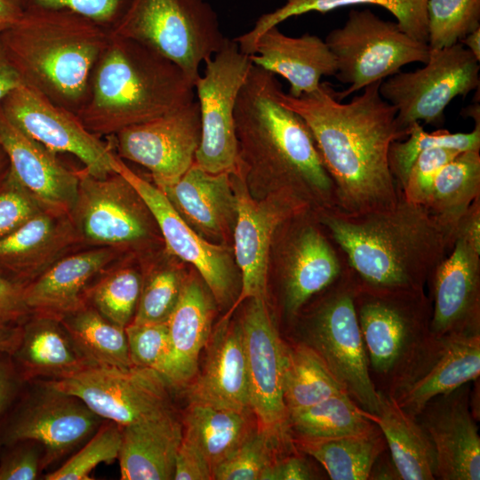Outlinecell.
Masks as SVG:
<instances>
[{"instance_id":"obj_13","label":"cell","mask_w":480,"mask_h":480,"mask_svg":"<svg viewBox=\"0 0 480 480\" xmlns=\"http://www.w3.org/2000/svg\"><path fill=\"white\" fill-rule=\"evenodd\" d=\"M480 375V333L431 332L413 350L386 393L415 418L435 396Z\"/></svg>"},{"instance_id":"obj_36","label":"cell","mask_w":480,"mask_h":480,"mask_svg":"<svg viewBox=\"0 0 480 480\" xmlns=\"http://www.w3.org/2000/svg\"><path fill=\"white\" fill-rule=\"evenodd\" d=\"M478 197L479 151H463L440 170L424 207L454 244L459 222Z\"/></svg>"},{"instance_id":"obj_21","label":"cell","mask_w":480,"mask_h":480,"mask_svg":"<svg viewBox=\"0 0 480 480\" xmlns=\"http://www.w3.org/2000/svg\"><path fill=\"white\" fill-rule=\"evenodd\" d=\"M470 389L468 382L438 395L415 417L434 446L436 479H480V436L470 408Z\"/></svg>"},{"instance_id":"obj_19","label":"cell","mask_w":480,"mask_h":480,"mask_svg":"<svg viewBox=\"0 0 480 480\" xmlns=\"http://www.w3.org/2000/svg\"><path fill=\"white\" fill-rule=\"evenodd\" d=\"M236 198L234 231V253L242 276V288L237 300L226 316L244 300H267L269 252L276 229L293 214L308 210L285 193L276 191L263 201L254 199L236 167L231 172Z\"/></svg>"},{"instance_id":"obj_12","label":"cell","mask_w":480,"mask_h":480,"mask_svg":"<svg viewBox=\"0 0 480 480\" xmlns=\"http://www.w3.org/2000/svg\"><path fill=\"white\" fill-rule=\"evenodd\" d=\"M204 64V75L194 84L201 122L195 163L212 173L233 172L238 164L235 108L252 62L235 39L227 37Z\"/></svg>"},{"instance_id":"obj_8","label":"cell","mask_w":480,"mask_h":480,"mask_svg":"<svg viewBox=\"0 0 480 480\" xmlns=\"http://www.w3.org/2000/svg\"><path fill=\"white\" fill-rule=\"evenodd\" d=\"M355 308L377 391L386 392L430 332L432 302L425 289H381L358 281Z\"/></svg>"},{"instance_id":"obj_28","label":"cell","mask_w":480,"mask_h":480,"mask_svg":"<svg viewBox=\"0 0 480 480\" xmlns=\"http://www.w3.org/2000/svg\"><path fill=\"white\" fill-rule=\"evenodd\" d=\"M119 250L96 247L65 255L25 287L31 313L61 317L85 304L84 292L109 268Z\"/></svg>"},{"instance_id":"obj_18","label":"cell","mask_w":480,"mask_h":480,"mask_svg":"<svg viewBox=\"0 0 480 480\" xmlns=\"http://www.w3.org/2000/svg\"><path fill=\"white\" fill-rule=\"evenodd\" d=\"M118 156L147 168L161 190L175 184L195 162L201 139L197 101L115 135Z\"/></svg>"},{"instance_id":"obj_1","label":"cell","mask_w":480,"mask_h":480,"mask_svg":"<svg viewBox=\"0 0 480 480\" xmlns=\"http://www.w3.org/2000/svg\"><path fill=\"white\" fill-rule=\"evenodd\" d=\"M378 81L343 103L327 83L292 97L282 88L277 99L305 122L335 186V211L356 215L395 204L402 195L388 164L392 142L408 132L396 108L380 93Z\"/></svg>"},{"instance_id":"obj_15","label":"cell","mask_w":480,"mask_h":480,"mask_svg":"<svg viewBox=\"0 0 480 480\" xmlns=\"http://www.w3.org/2000/svg\"><path fill=\"white\" fill-rule=\"evenodd\" d=\"M79 177L69 217L81 242L121 250L148 236L151 214L124 177L114 172L97 178L84 169Z\"/></svg>"},{"instance_id":"obj_56","label":"cell","mask_w":480,"mask_h":480,"mask_svg":"<svg viewBox=\"0 0 480 480\" xmlns=\"http://www.w3.org/2000/svg\"><path fill=\"white\" fill-rule=\"evenodd\" d=\"M458 236L464 238L480 251V197L473 202L459 222L454 233V241Z\"/></svg>"},{"instance_id":"obj_26","label":"cell","mask_w":480,"mask_h":480,"mask_svg":"<svg viewBox=\"0 0 480 480\" xmlns=\"http://www.w3.org/2000/svg\"><path fill=\"white\" fill-rule=\"evenodd\" d=\"M78 242L69 214L43 211L0 238V273L28 284Z\"/></svg>"},{"instance_id":"obj_24","label":"cell","mask_w":480,"mask_h":480,"mask_svg":"<svg viewBox=\"0 0 480 480\" xmlns=\"http://www.w3.org/2000/svg\"><path fill=\"white\" fill-rule=\"evenodd\" d=\"M316 223H301L288 237L281 263L282 308L293 319L341 275L347 262Z\"/></svg>"},{"instance_id":"obj_46","label":"cell","mask_w":480,"mask_h":480,"mask_svg":"<svg viewBox=\"0 0 480 480\" xmlns=\"http://www.w3.org/2000/svg\"><path fill=\"white\" fill-rule=\"evenodd\" d=\"M185 278L173 268H159L142 276V286L132 323H166L182 291Z\"/></svg>"},{"instance_id":"obj_37","label":"cell","mask_w":480,"mask_h":480,"mask_svg":"<svg viewBox=\"0 0 480 480\" xmlns=\"http://www.w3.org/2000/svg\"><path fill=\"white\" fill-rule=\"evenodd\" d=\"M295 448L316 460L332 480H367L387 444L377 426L367 432L329 439L292 438Z\"/></svg>"},{"instance_id":"obj_23","label":"cell","mask_w":480,"mask_h":480,"mask_svg":"<svg viewBox=\"0 0 480 480\" xmlns=\"http://www.w3.org/2000/svg\"><path fill=\"white\" fill-rule=\"evenodd\" d=\"M224 316L206 345L202 369L185 387L189 403L249 411L250 383L240 320ZM252 411V410H251Z\"/></svg>"},{"instance_id":"obj_34","label":"cell","mask_w":480,"mask_h":480,"mask_svg":"<svg viewBox=\"0 0 480 480\" xmlns=\"http://www.w3.org/2000/svg\"><path fill=\"white\" fill-rule=\"evenodd\" d=\"M427 2L428 0H285L281 7L262 14L251 30L234 39L242 52L252 55L260 36L289 18L312 12L326 13L345 6L372 4L392 13L399 28L412 38L428 44Z\"/></svg>"},{"instance_id":"obj_38","label":"cell","mask_w":480,"mask_h":480,"mask_svg":"<svg viewBox=\"0 0 480 480\" xmlns=\"http://www.w3.org/2000/svg\"><path fill=\"white\" fill-rule=\"evenodd\" d=\"M341 394L347 392L310 348L285 341L283 396L288 414Z\"/></svg>"},{"instance_id":"obj_42","label":"cell","mask_w":480,"mask_h":480,"mask_svg":"<svg viewBox=\"0 0 480 480\" xmlns=\"http://www.w3.org/2000/svg\"><path fill=\"white\" fill-rule=\"evenodd\" d=\"M444 148L460 152L480 149V124H475L472 132L452 133L439 128L428 132L420 123L408 128L406 138L392 142L388 151V164L401 192L405 185L409 171L417 156L425 150Z\"/></svg>"},{"instance_id":"obj_60","label":"cell","mask_w":480,"mask_h":480,"mask_svg":"<svg viewBox=\"0 0 480 480\" xmlns=\"http://www.w3.org/2000/svg\"><path fill=\"white\" fill-rule=\"evenodd\" d=\"M25 10V0H0V24L11 25L17 21Z\"/></svg>"},{"instance_id":"obj_41","label":"cell","mask_w":480,"mask_h":480,"mask_svg":"<svg viewBox=\"0 0 480 480\" xmlns=\"http://www.w3.org/2000/svg\"><path fill=\"white\" fill-rule=\"evenodd\" d=\"M142 276L131 267L108 268L84 292V302L111 322L126 327L133 320Z\"/></svg>"},{"instance_id":"obj_39","label":"cell","mask_w":480,"mask_h":480,"mask_svg":"<svg viewBox=\"0 0 480 480\" xmlns=\"http://www.w3.org/2000/svg\"><path fill=\"white\" fill-rule=\"evenodd\" d=\"M75 344L91 365L129 368L131 363L125 327L84 304L60 317Z\"/></svg>"},{"instance_id":"obj_7","label":"cell","mask_w":480,"mask_h":480,"mask_svg":"<svg viewBox=\"0 0 480 480\" xmlns=\"http://www.w3.org/2000/svg\"><path fill=\"white\" fill-rule=\"evenodd\" d=\"M109 32L154 50L177 65L194 84L201 64L227 38L205 0H129Z\"/></svg>"},{"instance_id":"obj_51","label":"cell","mask_w":480,"mask_h":480,"mask_svg":"<svg viewBox=\"0 0 480 480\" xmlns=\"http://www.w3.org/2000/svg\"><path fill=\"white\" fill-rule=\"evenodd\" d=\"M129 0H25L28 5L67 9L104 27L110 28L124 11Z\"/></svg>"},{"instance_id":"obj_52","label":"cell","mask_w":480,"mask_h":480,"mask_svg":"<svg viewBox=\"0 0 480 480\" xmlns=\"http://www.w3.org/2000/svg\"><path fill=\"white\" fill-rule=\"evenodd\" d=\"M173 479H213L212 468L207 460L193 444L184 437L176 453Z\"/></svg>"},{"instance_id":"obj_33","label":"cell","mask_w":480,"mask_h":480,"mask_svg":"<svg viewBox=\"0 0 480 480\" xmlns=\"http://www.w3.org/2000/svg\"><path fill=\"white\" fill-rule=\"evenodd\" d=\"M379 392L380 409L372 415L382 432L402 480L436 479L434 446L415 418L405 413L386 393Z\"/></svg>"},{"instance_id":"obj_2","label":"cell","mask_w":480,"mask_h":480,"mask_svg":"<svg viewBox=\"0 0 480 480\" xmlns=\"http://www.w3.org/2000/svg\"><path fill=\"white\" fill-rule=\"evenodd\" d=\"M361 284L381 289H425L453 243L420 204L403 194L388 207L348 215L317 216Z\"/></svg>"},{"instance_id":"obj_61","label":"cell","mask_w":480,"mask_h":480,"mask_svg":"<svg viewBox=\"0 0 480 480\" xmlns=\"http://www.w3.org/2000/svg\"><path fill=\"white\" fill-rule=\"evenodd\" d=\"M480 61V28L467 35L460 41Z\"/></svg>"},{"instance_id":"obj_22","label":"cell","mask_w":480,"mask_h":480,"mask_svg":"<svg viewBox=\"0 0 480 480\" xmlns=\"http://www.w3.org/2000/svg\"><path fill=\"white\" fill-rule=\"evenodd\" d=\"M428 284L432 333H480V251L456 237Z\"/></svg>"},{"instance_id":"obj_4","label":"cell","mask_w":480,"mask_h":480,"mask_svg":"<svg viewBox=\"0 0 480 480\" xmlns=\"http://www.w3.org/2000/svg\"><path fill=\"white\" fill-rule=\"evenodd\" d=\"M108 36V28L69 10L28 5L0 44L23 84L76 114Z\"/></svg>"},{"instance_id":"obj_14","label":"cell","mask_w":480,"mask_h":480,"mask_svg":"<svg viewBox=\"0 0 480 480\" xmlns=\"http://www.w3.org/2000/svg\"><path fill=\"white\" fill-rule=\"evenodd\" d=\"M45 380L122 427L174 409L172 388L161 372L150 368L91 365L68 378Z\"/></svg>"},{"instance_id":"obj_3","label":"cell","mask_w":480,"mask_h":480,"mask_svg":"<svg viewBox=\"0 0 480 480\" xmlns=\"http://www.w3.org/2000/svg\"><path fill=\"white\" fill-rule=\"evenodd\" d=\"M276 75L252 64L236 108L238 163L263 166L307 208L335 210V186L302 118L277 99Z\"/></svg>"},{"instance_id":"obj_45","label":"cell","mask_w":480,"mask_h":480,"mask_svg":"<svg viewBox=\"0 0 480 480\" xmlns=\"http://www.w3.org/2000/svg\"><path fill=\"white\" fill-rule=\"evenodd\" d=\"M122 426L104 420L97 431L59 468L47 473L45 480H90L91 472L101 463L117 460Z\"/></svg>"},{"instance_id":"obj_48","label":"cell","mask_w":480,"mask_h":480,"mask_svg":"<svg viewBox=\"0 0 480 480\" xmlns=\"http://www.w3.org/2000/svg\"><path fill=\"white\" fill-rule=\"evenodd\" d=\"M45 210L9 168L0 181V238Z\"/></svg>"},{"instance_id":"obj_9","label":"cell","mask_w":480,"mask_h":480,"mask_svg":"<svg viewBox=\"0 0 480 480\" xmlns=\"http://www.w3.org/2000/svg\"><path fill=\"white\" fill-rule=\"evenodd\" d=\"M324 41L336 60L335 77L348 84L336 92L340 101L405 65L425 64L430 52L428 44L412 38L396 22L384 20L369 9L350 10L344 25L331 30Z\"/></svg>"},{"instance_id":"obj_31","label":"cell","mask_w":480,"mask_h":480,"mask_svg":"<svg viewBox=\"0 0 480 480\" xmlns=\"http://www.w3.org/2000/svg\"><path fill=\"white\" fill-rule=\"evenodd\" d=\"M183 425L174 409L122 428L118 454L122 480L173 479Z\"/></svg>"},{"instance_id":"obj_59","label":"cell","mask_w":480,"mask_h":480,"mask_svg":"<svg viewBox=\"0 0 480 480\" xmlns=\"http://www.w3.org/2000/svg\"><path fill=\"white\" fill-rule=\"evenodd\" d=\"M368 479H400L388 448L374 461Z\"/></svg>"},{"instance_id":"obj_62","label":"cell","mask_w":480,"mask_h":480,"mask_svg":"<svg viewBox=\"0 0 480 480\" xmlns=\"http://www.w3.org/2000/svg\"><path fill=\"white\" fill-rule=\"evenodd\" d=\"M461 110V115L473 118L475 124H480V105L478 100Z\"/></svg>"},{"instance_id":"obj_20","label":"cell","mask_w":480,"mask_h":480,"mask_svg":"<svg viewBox=\"0 0 480 480\" xmlns=\"http://www.w3.org/2000/svg\"><path fill=\"white\" fill-rule=\"evenodd\" d=\"M113 170L136 190L157 225L167 251L192 264L218 303H228L235 287V272L228 248L204 240L177 212L164 193L116 155Z\"/></svg>"},{"instance_id":"obj_11","label":"cell","mask_w":480,"mask_h":480,"mask_svg":"<svg viewBox=\"0 0 480 480\" xmlns=\"http://www.w3.org/2000/svg\"><path fill=\"white\" fill-rule=\"evenodd\" d=\"M460 43L430 49L428 60L414 71H399L380 84L381 97L396 109V121L408 132L413 123L436 127L444 122L451 101L479 88L480 65Z\"/></svg>"},{"instance_id":"obj_63","label":"cell","mask_w":480,"mask_h":480,"mask_svg":"<svg viewBox=\"0 0 480 480\" xmlns=\"http://www.w3.org/2000/svg\"><path fill=\"white\" fill-rule=\"evenodd\" d=\"M10 168L8 156L0 143V181L4 178Z\"/></svg>"},{"instance_id":"obj_35","label":"cell","mask_w":480,"mask_h":480,"mask_svg":"<svg viewBox=\"0 0 480 480\" xmlns=\"http://www.w3.org/2000/svg\"><path fill=\"white\" fill-rule=\"evenodd\" d=\"M251 412L189 403L182 420L183 437L202 452L213 472L257 426Z\"/></svg>"},{"instance_id":"obj_16","label":"cell","mask_w":480,"mask_h":480,"mask_svg":"<svg viewBox=\"0 0 480 480\" xmlns=\"http://www.w3.org/2000/svg\"><path fill=\"white\" fill-rule=\"evenodd\" d=\"M0 114L25 134L54 153L76 156L89 174L114 173L116 155L100 137L91 132L76 114L21 84L0 102Z\"/></svg>"},{"instance_id":"obj_25","label":"cell","mask_w":480,"mask_h":480,"mask_svg":"<svg viewBox=\"0 0 480 480\" xmlns=\"http://www.w3.org/2000/svg\"><path fill=\"white\" fill-rule=\"evenodd\" d=\"M0 143L10 169L48 211L69 214L77 196L79 172L65 167L56 153L30 138L0 114Z\"/></svg>"},{"instance_id":"obj_55","label":"cell","mask_w":480,"mask_h":480,"mask_svg":"<svg viewBox=\"0 0 480 480\" xmlns=\"http://www.w3.org/2000/svg\"><path fill=\"white\" fill-rule=\"evenodd\" d=\"M27 382L21 378L10 354L0 353V423L14 404Z\"/></svg>"},{"instance_id":"obj_30","label":"cell","mask_w":480,"mask_h":480,"mask_svg":"<svg viewBox=\"0 0 480 480\" xmlns=\"http://www.w3.org/2000/svg\"><path fill=\"white\" fill-rule=\"evenodd\" d=\"M213 306L196 279H185L168 321L169 354L162 374L171 387L185 388L198 371L202 350L212 334Z\"/></svg>"},{"instance_id":"obj_50","label":"cell","mask_w":480,"mask_h":480,"mask_svg":"<svg viewBox=\"0 0 480 480\" xmlns=\"http://www.w3.org/2000/svg\"><path fill=\"white\" fill-rule=\"evenodd\" d=\"M0 451V480H35L47 468L44 449L36 441H20Z\"/></svg>"},{"instance_id":"obj_17","label":"cell","mask_w":480,"mask_h":480,"mask_svg":"<svg viewBox=\"0 0 480 480\" xmlns=\"http://www.w3.org/2000/svg\"><path fill=\"white\" fill-rule=\"evenodd\" d=\"M250 383V406L257 425L296 450L283 396L285 341L270 315L266 299H250L240 319Z\"/></svg>"},{"instance_id":"obj_40","label":"cell","mask_w":480,"mask_h":480,"mask_svg":"<svg viewBox=\"0 0 480 480\" xmlns=\"http://www.w3.org/2000/svg\"><path fill=\"white\" fill-rule=\"evenodd\" d=\"M371 414L348 394L331 396L309 407L289 412L292 438L329 439L367 432L376 427Z\"/></svg>"},{"instance_id":"obj_58","label":"cell","mask_w":480,"mask_h":480,"mask_svg":"<svg viewBox=\"0 0 480 480\" xmlns=\"http://www.w3.org/2000/svg\"><path fill=\"white\" fill-rule=\"evenodd\" d=\"M21 332V324L0 320V353L12 356L20 341Z\"/></svg>"},{"instance_id":"obj_49","label":"cell","mask_w":480,"mask_h":480,"mask_svg":"<svg viewBox=\"0 0 480 480\" xmlns=\"http://www.w3.org/2000/svg\"><path fill=\"white\" fill-rule=\"evenodd\" d=\"M460 151L435 148L420 153L413 162L402 190L404 198L412 203L425 205L440 170Z\"/></svg>"},{"instance_id":"obj_32","label":"cell","mask_w":480,"mask_h":480,"mask_svg":"<svg viewBox=\"0 0 480 480\" xmlns=\"http://www.w3.org/2000/svg\"><path fill=\"white\" fill-rule=\"evenodd\" d=\"M162 191L201 236H220L236 220V198L231 172L212 173L194 162L175 184Z\"/></svg>"},{"instance_id":"obj_27","label":"cell","mask_w":480,"mask_h":480,"mask_svg":"<svg viewBox=\"0 0 480 480\" xmlns=\"http://www.w3.org/2000/svg\"><path fill=\"white\" fill-rule=\"evenodd\" d=\"M253 65L283 76L292 97L316 92L323 76H335L337 63L325 41L309 33L289 36L277 26L262 33L250 55Z\"/></svg>"},{"instance_id":"obj_47","label":"cell","mask_w":480,"mask_h":480,"mask_svg":"<svg viewBox=\"0 0 480 480\" xmlns=\"http://www.w3.org/2000/svg\"><path fill=\"white\" fill-rule=\"evenodd\" d=\"M125 332L132 364L154 369L162 373L170 348L167 322L130 323L125 327Z\"/></svg>"},{"instance_id":"obj_64","label":"cell","mask_w":480,"mask_h":480,"mask_svg":"<svg viewBox=\"0 0 480 480\" xmlns=\"http://www.w3.org/2000/svg\"><path fill=\"white\" fill-rule=\"evenodd\" d=\"M7 27V25H3V24H0V33L1 31L5 28Z\"/></svg>"},{"instance_id":"obj_29","label":"cell","mask_w":480,"mask_h":480,"mask_svg":"<svg viewBox=\"0 0 480 480\" xmlns=\"http://www.w3.org/2000/svg\"><path fill=\"white\" fill-rule=\"evenodd\" d=\"M21 326L20 341L12 357L26 382L62 380L91 366L60 317L31 313Z\"/></svg>"},{"instance_id":"obj_5","label":"cell","mask_w":480,"mask_h":480,"mask_svg":"<svg viewBox=\"0 0 480 480\" xmlns=\"http://www.w3.org/2000/svg\"><path fill=\"white\" fill-rule=\"evenodd\" d=\"M194 90L173 62L140 42L109 32L76 116L93 134L116 135L192 102Z\"/></svg>"},{"instance_id":"obj_10","label":"cell","mask_w":480,"mask_h":480,"mask_svg":"<svg viewBox=\"0 0 480 480\" xmlns=\"http://www.w3.org/2000/svg\"><path fill=\"white\" fill-rule=\"evenodd\" d=\"M104 420L77 396L45 380H31L0 423V448L36 441L48 468L75 452Z\"/></svg>"},{"instance_id":"obj_53","label":"cell","mask_w":480,"mask_h":480,"mask_svg":"<svg viewBox=\"0 0 480 480\" xmlns=\"http://www.w3.org/2000/svg\"><path fill=\"white\" fill-rule=\"evenodd\" d=\"M322 478L304 453L296 452L281 457L262 473L260 480H311Z\"/></svg>"},{"instance_id":"obj_54","label":"cell","mask_w":480,"mask_h":480,"mask_svg":"<svg viewBox=\"0 0 480 480\" xmlns=\"http://www.w3.org/2000/svg\"><path fill=\"white\" fill-rule=\"evenodd\" d=\"M25 287L0 273V320L22 324L31 314L25 301Z\"/></svg>"},{"instance_id":"obj_44","label":"cell","mask_w":480,"mask_h":480,"mask_svg":"<svg viewBox=\"0 0 480 480\" xmlns=\"http://www.w3.org/2000/svg\"><path fill=\"white\" fill-rule=\"evenodd\" d=\"M428 45L450 47L480 28V0H428Z\"/></svg>"},{"instance_id":"obj_57","label":"cell","mask_w":480,"mask_h":480,"mask_svg":"<svg viewBox=\"0 0 480 480\" xmlns=\"http://www.w3.org/2000/svg\"><path fill=\"white\" fill-rule=\"evenodd\" d=\"M23 84L0 44V102L12 90Z\"/></svg>"},{"instance_id":"obj_6","label":"cell","mask_w":480,"mask_h":480,"mask_svg":"<svg viewBox=\"0 0 480 480\" xmlns=\"http://www.w3.org/2000/svg\"><path fill=\"white\" fill-rule=\"evenodd\" d=\"M357 286L358 279L347 264L338 279L293 318L300 320L294 341L310 348L348 396L364 411L376 415L380 396L370 377L355 308Z\"/></svg>"},{"instance_id":"obj_43","label":"cell","mask_w":480,"mask_h":480,"mask_svg":"<svg viewBox=\"0 0 480 480\" xmlns=\"http://www.w3.org/2000/svg\"><path fill=\"white\" fill-rule=\"evenodd\" d=\"M296 452L257 425L242 444L214 468L213 479L260 480L263 471L271 463Z\"/></svg>"}]
</instances>
